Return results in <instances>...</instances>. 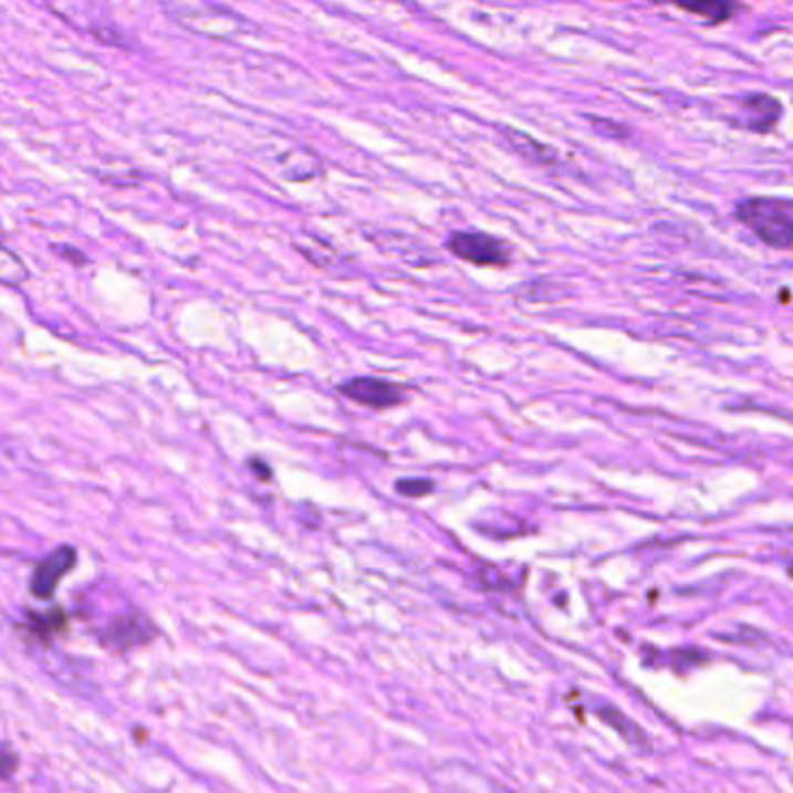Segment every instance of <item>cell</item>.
<instances>
[{
    "label": "cell",
    "mask_w": 793,
    "mask_h": 793,
    "mask_svg": "<svg viewBox=\"0 0 793 793\" xmlns=\"http://www.w3.org/2000/svg\"><path fill=\"white\" fill-rule=\"evenodd\" d=\"M48 8L82 33L94 35L109 48H126L128 40L117 27L115 17L107 12L101 0H44Z\"/></svg>",
    "instance_id": "1"
},
{
    "label": "cell",
    "mask_w": 793,
    "mask_h": 793,
    "mask_svg": "<svg viewBox=\"0 0 793 793\" xmlns=\"http://www.w3.org/2000/svg\"><path fill=\"white\" fill-rule=\"evenodd\" d=\"M735 215L765 244L775 249L793 247V215L786 202L770 198H747L740 202Z\"/></svg>",
    "instance_id": "2"
},
{
    "label": "cell",
    "mask_w": 793,
    "mask_h": 793,
    "mask_svg": "<svg viewBox=\"0 0 793 793\" xmlns=\"http://www.w3.org/2000/svg\"><path fill=\"white\" fill-rule=\"evenodd\" d=\"M449 252L474 265H508L510 249L505 242L484 233H455L447 240Z\"/></svg>",
    "instance_id": "3"
},
{
    "label": "cell",
    "mask_w": 793,
    "mask_h": 793,
    "mask_svg": "<svg viewBox=\"0 0 793 793\" xmlns=\"http://www.w3.org/2000/svg\"><path fill=\"white\" fill-rule=\"evenodd\" d=\"M337 392L347 396L358 405L375 407V410H387L405 400V389L398 387L396 382L377 379V377H354L337 387Z\"/></svg>",
    "instance_id": "4"
},
{
    "label": "cell",
    "mask_w": 793,
    "mask_h": 793,
    "mask_svg": "<svg viewBox=\"0 0 793 793\" xmlns=\"http://www.w3.org/2000/svg\"><path fill=\"white\" fill-rule=\"evenodd\" d=\"M75 563H77V550H73L71 545H61L59 550L50 552L35 565L31 577V594L40 601L52 598L56 584L73 571Z\"/></svg>",
    "instance_id": "5"
},
{
    "label": "cell",
    "mask_w": 793,
    "mask_h": 793,
    "mask_svg": "<svg viewBox=\"0 0 793 793\" xmlns=\"http://www.w3.org/2000/svg\"><path fill=\"white\" fill-rule=\"evenodd\" d=\"M278 168L282 177L293 179V182H307V179L322 173V161L320 156H314L310 149L299 147L278 156Z\"/></svg>",
    "instance_id": "6"
},
{
    "label": "cell",
    "mask_w": 793,
    "mask_h": 793,
    "mask_svg": "<svg viewBox=\"0 0 793 793\" xmlns=\"http://www.w3.org/2000/svg\"><path fill=\"white\" fill-rule=\"evenodd\" d=\"M596 714L601 717V721H605L609 729H615L628 744L636 747V750H651V742L647 738V733L638 727L636 721L628 719L624 712H619L615 706H603L596 710Z\"/></svg>",
    "instance_id": "7"
},
{
    "label": "cell",
    "mask_w": 793,
    "mask_h": 793,
    "mask_svg": "<svg viewBox=\"0 0 793 793\" xmlns=\"http://www.w3.org/2000/svg\"><path fill=\"white\" fill-rule=\"evenodd\" d=\"M742 105L747 109V115H750V124H747V126L759 131V133H765V131L773 128L778 124V119H780V112H782L780 103L773 96H765V94L747 96L742 101Z\"/></svg>",
    "instance_id": "8"
},
{
    "label": "cell",
    "mask_w": 793,
    "mask_h": 793,
    "mask_svg": "<svg viewBox=\"0 0 793 793\" xmlns=\"http://www.w3.org/2000/svg\"><path fill=\"white\" fill-rule=\"evenodd\" d=\"M668 3L708 21H714V24L729 21L740 10L738 0H668Z\"/></svg>",
    "instance_id": "9"
},
{
    "label": "cell",
    "mask_w": 793,
    "mask_h": 793,
    "mask_svg": "<svg viewBox=\"0 0 793 793\" xmlns=\"http://www.w3.org/2000/svg\"><path fill=\"white\" fill-rule=\"evenodd\" d=\"M24 628H29L35 638L50 643L54 636L67 628V615L59 607L48 612V615H35V612H31L29 624H24Z\"/></svg>",
    "instance_id": "10"
},
{
    "label": "cell",
    "mask_w": 793,
    "mask_h": 793,
    "mask_svg": "<svg viewBox=\"0 0 793 793\" xmlns=\"http://www.w3.org/2000/svg\"><path fill=\"white\" fill-rule=\"evenodd\" d=\"M505 138L510 140V145H512L519 154L529 156L531 161H535V164H554V161H556V156L552 154V149L538 145L533 138H529L526 133L510 131V128H508V131H505Z\"/></svg>",
    "instance_id": "11"
},
{
    "label": "cell",
    "mask_w": 793,
    "mask_h": 793,
    "mask_svg": "<svg viewBox=\"0 0 793 793\" xmlns=\"http://www.w3.org/2000/svg\"><path fill=\"white\" fill-rule=\"evenodd\" d=\"M436 489V482L428 478H405L396 482V491L407 498H424Z\"/></svg>",
    "instance_id": "12"
},
{
    "label": "cell",
    "mask_w": 793,
    "mask_h": 793,
    "mask_svg": "<svg viewBox=\"0 0 793 793\" xmlns=\"http://www.w3.org/2000/svg\"><path fill=\"white\" fill-rule=\"evenodd\" d=\"M54 252H59L61 257L71 259V261H77V265H84V263H86V257H84L82 252H77V249H73V247H56V244H54Z\"/></svg>",
    "instance_id": "13"
},
{
    "label": "cell",
    "mask_w": 793,
    "mask_h": 793,
    "mask_svg": "<svg viewBox=\"0 0 793 793\" xmlns=\"http://www.w3.org/2000/svg\"><path fill=\"white\" fill-rule=\"evenodd\" d=\"M249 466H252L254 468V472H257V478L259 480H263V482H268L270 478H273V470H270L268 466H265V461H259V459H252V461H249Z\"/></svg>",
    "instance_id": "14"
},
{
    "label": "cell",
    "mask_w": 793,
    "mask_h": 793,
    "mask_svg": "<svg viewBox=\"0 0 793 793\" xmlns=\"http://www.w3.org/2000/svg\"><path fill=\"white\" fill-rule=\"evenodd\" d=\"M12 768H14V757H12V752L6 747V754H3V780H10Z\"/></svg>",
    "instance_id": "15"
},
{
    "label": "cell",
    "mask_w": 793,
    "mask_h": 793,
    "mask_svg": "<svg viewBox=\"0 0 793 793\" xmlns=\"http://www.w3.org/2000/svg\"><path fill=\"white\" fill-rule=\"evenodd\" d=\"M649 3H668V0H649Z\"/></svg>",
    "instance_id": "16"
}]
</instances>
